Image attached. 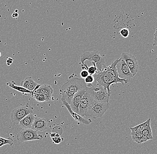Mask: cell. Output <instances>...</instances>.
I'll return each mask as SVG.
<instances>
[{
    "mask_svg": "<svg viewBox=\"0 0 157 154\" xmlns=\"http://www.w3.org/2000/svg\"><path fill=\"white\" fill-rule=\"evenodd\" d=\"M153 46H157V27L155 28V32L154 34V43Z\"/></svg>",
    "mask_w": 157,
    "mask_h": 154,
    "instance_id": "cell-29",
    "label": "cell"
},
{
    "mask_svg": "<svg viewBox=\"0 0 157 154\" xmlns=\"http://www.w3.org/2000/svg\"><path fill=\"white\" fill-rule=\"evenodd\" d=\"M43 139V135H39L37 131L32 128L22 129L17 135V140L21 142L42 140Z\"/></svg>",
    "mask_w": 157,
    "mask_h": 154,
    "instance_id": "cell-7",
    "label": "cell"
},
{
    "mask_svg": "<svg viewBox=\"0 0 157 154\" xmlns=\"http://www.w3.org/2000/svg\"><path fill=\"white\" fill-rule=\"evenodd\" d=\"M142 134L143 135V143L153 139L152 129L151 126L143 130L142 132Z\"/></svg>",
    "mask_w": 157,
    "mask_h": 154,
    "instance_id": "cell-18",
    "label": "cell"
},
{
    "mask_svg": "<svg viewBox=\"0 0 157 154\" xmlns=\"http://www.w3.org/2000/svg\"><path fill=\"white\" fill-rule=\"evenodd\" d=\"M12 17H13V18H16V17H18V13L15 12H14L13 13L12 15Z\"/></svg>",
    "mask_w": 157,
    "mask_h": 154,
    "instance_id": "cell-31",
    "label": "cell"
},
{
    "mask_svg": "<svg viewBox=\"0 0 157 154\" xmlns=\"http://www.w3.org/2000/svg\"><path fill=\"white\" fill-rule=\"evenodd\" d=\"M116 67L120 78L126 79L129 82L131 78L134 77L125 61L121 57L119 58Z\"/></svg>",
    "mask_w": 157,
    "mask_h": 154,
    "instance_id": "cell-8",
    "label": "cell"
},
{
    "mask_svg": "<svg viewBox=\"0 0 157 154\" xmlns=\"http://www.w3.org/2000/svg\"><path fill=\"white\" fill-rule=\"evenodd\" d=\"M34 92L43 93L47 97L48 101H50L52 100V95L53 93V89L50 85L44 84L40 85L39 88Z\"/></svg>",
    "mask_w": 157,
    "mask_h": 154,
    "instance_id": "cell-15",
    "label": "cell"
},
{
    "mask_svg": "<svg viewBox=\"0 0 157 154\" xmlns=\"http://www.w3.org/2000/svg\"><path fill=\"white\" fill-rule=\"evenodd\" d=\"M87 87V84L83 78L70 76L67 82L63 84L60 89L61 98L70 104L75 95Z\"/></svg>",
    "mask_w": 157,
    "mask_h": 154,
    "instance_id": "cell-2",
    "label": "cell"
},
{
    "mask_svg": "<svg viewBox=\"0 0 157 154\" xmlns=\"http://www.w3.org/2000/svg\"><path fill=\"white\" fill-rule=\"evenodd\" d=\"M13 144V140L11 138L6 139L2 137L0 140V148L6 145H9L10 146H12Z\"/></svg>",
    "mask_w": 157,
    "mask_h": 154,
    "instance_id": "cell-22",
    "label": "cell"
},
{
    "mask_svg": "<svg viewBox=\"0 0 157 154\" xmlns=\"http://www.w3.org/2000/svg\"><path fill=\"white\" fill-rule=\"evenodd\" d=\"M84 81L87 84H90L92 83L95 81L94 76L93 75H88L86 78L84 79Z\"/></svg>",
    "mask_w": 157,
    "mask_h": 154,
    "instance_id": "cell-27",
    "label": "cell"
},
{
    "mask_svg": "<svg viewBox=\"0 0 157 154\" xmlns=\"http://www.w3.org/2000/svg\"><path fill=\"white\" fill-rule=\"evenodd\" d=\"M31 96L37 101L39 102V103L49 101L47 97L44 94H43V93H40V92H32Z\"/></svg>",
    "mask_w": 157,
    "mask_h": 154,
    "instance_id": "cell-19",
    "label": "cell"
},
{
    "mask_svg": "<svg viewBox=\"0 0 157 154\" xmlns=\"http://www.w3.org/2000/svg\"><path fill=\"white\" fill-rule=\"evenodd\" d=\"M93 62V66H90V67L88 68V69H87L88 70V73L90 74V75H94L95 73H96L98 71V69L97 68V66H96V64L94 62Z\"/></svg>",
    "mask_w": 157,
    "mask_h": 154,
    "instance_id": "cell-25",
    "label": "cell"
},
{
    "mask_svg": "<svg viewBox=\"0 0 157 154\" xmlns=\"http://www.w3.org/2000/svg\"><path fill=\"white\" fill-rule=\"evenodd\" d=\"M119 59L114 61L110 65L105 68L102 71H98L93 75L95 81L98 82L99 86L104 87L107 90L108 93L110 95L111 90L110 86L113 83L120 82L122 85L127 84L128 81L126 79H121L119 77L116 66Z\"/></svg>",
    "mask_w": 157,
    "mask_h": 154,
    "instance_id": "cell-1",
    "label": "cell"
},
{
    "mask_svg": "<svg viewBox=\"0 0 157 154\" xmlns=\"http://www.w3.org/2000/svg\"><path fill=\"white\" fill-rule=\"evenodd\" d=\"M88 74L89 73H88V70H85V69L82 70L80 73L81 78H83V79L86 78L88 76Z\"/></svg>",
    "mask_w": 157,
    "mask_h": 154,
    "instance_id": "cell-28",
    "label": "cell"
},
{
    "mask_svg": "<svg viewBox=\"0 0 157 154\" xmlns=\"http://www.w3.org/2000/svg\"><path fill=\"white\" fill-rule=\"evenodd\" d=\"M13 59L11 58H8L6 60V64L7 66H10L13 62Z\"/></svg>",
    "mask_w": 157,
    "mask_h": 154,
    "instance_id": "cell-30",
    "label": "cell"
},
{
    "mask_svg": "<svg viewBox=\"0 0 157 154\" xmlns=\"http://www.w3.org/2000/svg\"><path fill=\"white\" fill-rule=\"evenodd\" d=\"M33 79L31 77H26L24 80L21 82L20 86L24 87V88H26V89H28L29 84L31 83V81Z\"/></svg>",
    "mask_w": 157,
    "mask_h": 154,
    "instance_id": "cell-23",
    "label": "cell"
},
{
    "mask_svg": "<svg viewBox=\"0 0 157 154\" xmlns=\"http://www.w3.org/2000/svg\"><path fill=\"white\" fill-rule=\"evenodd\" d=\"M35 116L33 113L30 114L26 115L20 122L19 125L22 129H28L31 128L33 122H34Z\"/></svg>",
    "mask_w": 157,
    "mask_h": 154,
    "instance_id": "cell-14",
    "label": "cell"
},
{
    "mask_svg": "<svg viewBox=\"0 0 157 154\" xmlns=\"http://www.w3.org/2000/svg\"><path fill=\"white\" fill-rule=\"evenodd\" d=\"M86 88L76 93L74 96L70 103L71 107L73 111L79 114V106L83 96L86 92Z\"/></svg>",
    "mask_w": 157,
    "mask_h": 154,
    "instance_id": "cell-12",
    "label": "cell"
},
{
    "mask_svg": "<svg viewBox=\"0 0 157 154\" xmlns=\"http://www.w3.org/2000/svg\"><path fill=\"white\" fill-rule=\"evenodd\" d=\"M48 121V118L35 117L31 128L37 131H44L47 129Z\"/></svg>",
    "mask_w": 157,
    "mask_h": 154,
    "instance_id": "cell-13",
    "label": "cell"
},
{
    "mask_svg": "<svg viewBox=\"0 0 157 154\" xmlns=\"http://www.w3.org/2000/svg\"><path fill=\"white\" fill-rule=\"evenodd\" d=\"M121 57L125 61L133 76L136 75L139 69V65L137 58L130 53L125 52L121 54Z\"/></svg>",
    "mask_w": 157,
    "mask_h": 154,
    "instance_id": "cell-9",
    "label": "cell"
},
{
    "mask_svg": "<svg viewBox=\"0 0 157 154\" xmlns=\"http://www.w3.org/2000/svg\"><path fill=\"white\" fill-rule=\"evenodd\" d=\"M87 89L94 101L109 103L110 95L107 90L101 86L94 87L92 83L87 84Z\"/></svg>",
    "mask_w": 157,
    "mask_h": 154,
    "instance_id": "cell-4",
    "label": "cell"
},
{
    "mask_svg": "<svg viewBox=\"0 0 157 154\" xmlns=\"http://www.w3.org/2000/svg\"><path fill=\"white\" fill-rule=\"evenodd\" d=\"M16 83L14 81H12L11 82H7L6 85L9 87H11L12 89H14L16 91H18L24 95H29V96H31L32 94V92H30L26 88L21 87V86H16L15 85Z\"/></svg>",
    "mask_w": 157,
    "mask_h": 154,
    "instance_id": "cell-17",
    "label": "cell"
},
{
    "mask_svg": "<svg viewBox=\"0 0 157 154\" xmlns=\"http://www.w3.org/2000/svg\"><path fill=\"white\" fill-rule=\"evenodd\" d=\"M110 107L109 103H99L94 101L84 116L97 118L104 115Z\"/></svg>",
    "mask_w": 157,
    "mask_h": 154,
    "instance_id": "cell-6",
    "label": "cell"
},
{
    "mask_svg": "<svg viewBox=\"0 0 157 154\" xmlns=\"http://www.w3.org/2000/svg\"><path fill=\"white\" fill-rule=\"evenodd\" d=\"M50 136H51L52 140L53 141V143L57 144V145L59 144L62 141V140H63V139L60 137V135L58 134H57L56 133H51Z\"/></svg>",
    "mask_w": 157,
    "mask_h": 154,
    "instance_id": "cell-21",
    "label": "cell"
},
{
    "mask_svg": "<svg viewBox=\"0 0 157 154\" xmlns=\"http://www.w3.org/2000/svg\"><path fill=\"white\" fill-rule=\"evenodd\" d=\"M86 92L82 98L79 106V114L82 117L85 116L90 106L94 102L93 98L87 90V88H86Z\"/></svg>",
    "mask_w": 157,
    "mask_h": 154,
    "instance_id": "cell-10",
    "label": "cell"
},
{
    "mask_svg": "<svg viewBox=\"0 0 157 154\" xmlns=\"http://www.w3.org/2000/svg\"><path fill=\"white\" fill-rule=\"evenodd\" d=\"M1 138H2V137H0V140H1Z\"/></svg>",
    "mask_w": 157,
    "mask_h": 154,
    "instance_id": "cell-33",
    "label": "cell"
},
{
    "mask_svg": "<svg viewBox=\"0 0 157 154\" xmlns=\"http://www.w3.org/2000/svg\"><path fill=\"white\" fill-rule=\"evenodd\" d=\"M1 52H0V58H1Z\"/></svg>",
    "mask_w": 157,
    "mask_h": 154,
    "instance_id": "cell-32",
    "label": "cell"
},
{
    "mask_svg": "<svg viewBox=\"0 0 157 154\" xmlns=\"http://www.w3.org/2000/svg\"><path fill=\"white\" fill-rule=\"evenodd\" d=\"M86 60L95 63L98 71H102L106 67L105 59L101 55L99 51L97 50H94L91 52H86L81 55L80 57V63L83 70H87L88 69L87 64L84 63Z\"/></svg>",
    "mask_w": 157,
    "mask_h": 154,
    "instance_id": "cell-3",
    "label": "cell"
},
{
    "mask_svg": "<svg viewBox=\"0 0 157 154\" xmlns=\"http://www.w3.org/2000/svg\"><path fill=\"white\" fill-rule=\"evenodd\" d=\"M131 135L132 136V140L135 141L137 144H142L143 143V135L142 132H134V133H131Z\"/></svg>",
    "mask_w": 157,
    "mask_h": 154,
    "instance_id": "cell-20",
    "label": "cell"
},
{
    "mask_svg": "<svg viewBox=\"0 0 157 154\" xmlns=\"http://www.w3.org/2000/svg\"><path fill=\"white\" fill-rule=\"evenodd\" d=\"M40 86V84H38L37 82H35L34 80H32L31 83H30L29 87H28V90L30 92H34V91L38 89Z\"/></svg>",
    "mask_w": 157,
    "mask_h": 154,
    "instance_id": "cell-24",
    "label": "cell"
},
{
    "mask_svg": "<svg viewBox=\"0 0 157 154\" xmlns=\"http://www.w3.org/2000/svg\"><path fill=\"white\" fill-rule=\"evenodd\" d=\"M129 30L127 28H122L120 30L119 34L124 38H127L129 35Z\"/></svg>",
    "mask_w": 157,
    "mask_h": 154,
    "instance_id": "cell-26",
    "label": "cell"
},
{
    "mask_svg": "<svg viewBox=\"0 0 157 154\" xmlns=\"http://www.w3.org/2000/svg\"><path fill=\"white\" fill-rule=\"evenodd\" d=\"M33 107L29 104H26L23 107H18L13 110L10 114V119L13 125H18L20 122L26 115L33 113Z\"/></svg>",
    "mask_w": 157,
    "mask_h": 154,
    "instance_id": "cell-5",
    "label": "cell"
},
{
    "mask_svg": "<svg viewBox=\"0 0 157 154\" xmlns=\"http://www.w3.org/2000/svg\"><path fill=\"white\" fill-rule=\"evenodd\" d=\"M62 102L63 103L64 105L66 107L68 110L70 114L71 115V116L75 120L77 121L78 122H81V123H83V124H85V125H88L92 122V120L90 119H86L84 118L83 117L78 114L76 113L75 112L73 111L71 109V107L70 105L67 103L65 100L61 98V99Z\"/></svg>",
    "mask_w": 157,
    "mask_h": 154,
    "instance_id": "cell-11",
    "label": "cell"
},
{
    "mask_svg": "<svg viewBox=\"0 0 157 154\" xmlns=\"http://www.w3.org/2000/svg\"><path fill=\"white\" fill-rule=\"evenodd\" d=\"M151 118H148L145 122L136 126L134 127H130L131 133L142 132L145 129L151 126Z\"/></svg>",
    "mask_w": 157,
    "mask_h": 154,
    "instance_id": "cell-16",
    "label": "cell"
}]
</instances>
